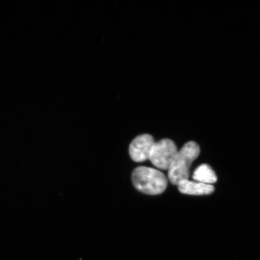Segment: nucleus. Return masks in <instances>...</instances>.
Segmentation results:
<instances>
[{
	"mask_svg": "<svg viewBox=\"0 0 260 260\" xmlns=\"http://www.w3.org/2000/svg\"><path fill=\"white\" fill-rule=\"evenodd\" d=\"M200 154V148L197 143H186L175 157L168 170V178L171 183L178 185L180 181L188 180L191 164Z\"/></svg>",
	"mask_w": 260,
	"mask_h": 260,
	"instance_id": "1",
	"label": "nucleus"
},
{
	"mask_svg": "<svg viewBox=\"0 0 260 260\" xmlns=\"http://www.w3.org/2000/svg\"><path fill=\"white\" fill-rule=\"evenodd\" d=\"M134 186L143 193L157 195L164 193L168 186V179L164 173L155 169L140 167L132 174Z\"/></svg>",
	"mask_w": 260,
	"mask_h": 260,
	"instance_id": "2",
	"label": "nucleus"
},
{
	"mask_svg": "<svg viewBox=\"0 0 260 260\" xmlns=\"http://www.w3.org/2000/svg\"><path fill=\"white\" fill-rule=\"evenodd\" d=\"M176 145L171 139H164L155 142L149 155V160L155 167L168 170L178 153Z\"/></svg>",
	"mask_w": 260,
	"mask_h": 260,
	"instance_id": "3",
	"label": "nucleus"
},
{
	"mask_svg": "<svg viewBox=\"0 0 260 260\" xmlns=\"http://www.w3.org/2000/svg\"><path fill=\"white\" fill-rule=\"evenodd\" d=\"M155 142L150 135L137 136L129 145V152L132 160L137 162L147 160Z\"/></svg>",
	"mask_w": 260,
	"mask_h": 260,
	"instance_id": "4",
	"label": "nucleus"
},
{
	"mask_svg": "<svg viewBox=\"0 0 260 260\" xmlns=\"http://www.w3.org/2000/svg\"><path fill=\"white\" fill-rule=\"evenodd\" d=\"M177 186L181 193L190 195H207L213 193L214 191L213 185L188 180L180 181Z\"/></svg>",
	"mask_w": 260,
	"mask_h": 260,
	"instance_id": "5",
	"label": "nucleus"
},
{
	"mask_svg": "<svg viewBox=\"0 0 260 260\" xmlns=\"http://www.w3.org/2000/svg\"><path fill=\"white\" fill-rule=\"evenodd\" d=\"M193 178L195 181L205 184L215 183L217 181L215 172L209 165L203 164L194 171Z\"/></svg>",
	"mask_w": 260,
	"mask_h": 260,
	"instance_id": "6",
	"label": "nucleus"
}]
</instances>
